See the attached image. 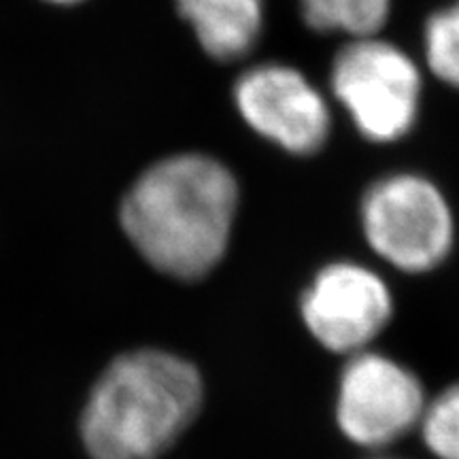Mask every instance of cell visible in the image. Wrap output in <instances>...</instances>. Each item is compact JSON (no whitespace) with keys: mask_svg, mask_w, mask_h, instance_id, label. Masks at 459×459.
<instances>
[{"mask_svg":"<svg viewBox=\"0 0 459 459\" xmlns=\"http://www.w3.org/2000/svg\"><path fill=\"white\" fill-rule=\"evenodd\" d=\"M237 211L238 183L226 164L204 153H177L132 183L119 220L156 271L196 281L226 255Z\"/></svg>","mask_w":459,"mask_h":459,"instance_id":"1","label":"cell"},{"mask_svg":"<svg viewBox=\"0 0 459 459\" xmlns=\"http://www.w3.org/2000/svg\"><path fill=\"white\" fill-rule=\"evenodd\" d=\"M203 378L189 361L160 349L119 355L102 372L82 412L91 459H156L192 426Z\"/></svg>","mask_w":459,"mask_h":459,"instance_id":"2","label":"cell"},{"mask_svg":"<svg viewBox=\"0 0 459 459\" xmlns=\"http://www.w3.org/2000/svg\"><path fill=\"white\" fill-rule=\"evenodd\" d=\"M330 90L366 141L389 145L419 122L423 74L400 45L381 37L351 39L332 60Z\"/></svg>","mask_w":459,"mask_h":459,"instance_id":"3","label":"cell"},{"mask_svg":"<svg viewBox=\"0 0 459 459\" xmlns=\"http://www.w3.org/2000/svg\"><path fill=\"white\" fill-rule=\"evenodd\" d=\"M361 230L372 251L404 273H428L449 255L451 206L438 186L415 172L372 183L361 198Z\"/></svg>","mask_w":459,"mask_h":459,"instance_id":"4","label":"cell"},{"mask_svg":"<svg viewBox=\"0 0 459 459\" xmlns=\"http://www.w3.org/2000/svg\"><path fill=\"white\" fill-rule=\"evenodd\" d=\"M234 107L243 122L291 156H315L332 134V108L296 66L262 62L237 79Z\"/></svg>","mask_w":459,"mask_h":459,"instance_id":"5","label":"cell"},{"mask_svg":"<svg viewBox=\"0 0 459 459\" xmlns=\"http://www.w3.org/2000/svg\"><path fill=\"white\" fill-rule=\"evenodd\" d=\"M426 406L421 383L411 370L385 355L358 353L342 372L336 417L349 440L377 449L421 423Z\"/></svg>","mask_w":459,"mask_h":459,"instance_id":"6","label":"cell"},{"mask_svg":"<svg viewBox=\"0 0 459 459\" xmlns=\"http://www.w3.org/2000/svg\"><path fill=\"white\" fill-rule=\"evenodd\" d=\"M302 319L325 349L355 353L387 325L392 294L383 279L359 264L325 266L302 296Z\"/></svg>","mask_w":459,"mask_h":459,"instance_id":"7","label":"cell"},{"mask_svg":"<svg viewBox=\"0 0 459 459\" xmlns=\"http://www.w3.org/2000/svg\"><path fill=\"white\" fill-rule=\"evenodd\" d=\"M206 56L237 62L260 41L266 22L264 0H175Z\"/></svg>","mask_w":459,"mask_h":459,"instance_id":"8","label":"cell"},{"mask_svg":"<svg viewBox=\"0 0 459 459\" xmlns=\"http://www.w3.org/2000/svg\"><path fill=\"white\" fill-rule=\"evenodd\" d=\"M302 22L321 34L378 37L392 17L394 0H298Z\"/></svg>","mask_w":459,"mask_h":459,"instance_id":"9","label":"cell"},{"mask_svg":"<svg viewBox=\"0 0 459 459\" xmlns=\"http://www.w3.org/2000/svg\"><path fill=\"white\" fill-rule=\"evenodd\" d=\"M428 71L459 91V0L434 11L423 26Z\"/></svg>","mask_w":459,"mask_h":459,"instance_id":"10","label":"cell"},{"mask_svg":"<svg viewBox=\"0 0 459 459\" xmlns=\"http://www.w3.org/2000/svg\"><path fill=\"white\" fill-rule=\"evenodd\" d=\"M428 449L438 459H459V385L429 402L421 417Z\"/></svg>","mask_w":459,"mask_h":459,"instance_id":"11","label":"cell"},{"mask_svg":"<svg viewBox=\"0 0 459 459\" xmlns=\"http://www.w3.org/2000/svg\"><path fill=\"white\" fill-rule=\"evenodd\" d=\"M48 3H54V4H74V3H82V0H48Z\"/></svg>","mask_w":459,"mask_h":459,"instance_id":"12","label":"cell"}]
</instances>
